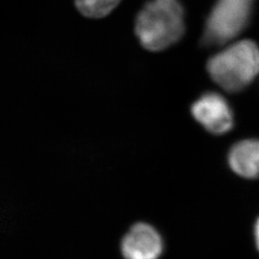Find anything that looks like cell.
<instances>
[{
    "label": "cell",
    "instance_id": "1",
    "mask_svg": "<svg viewBox=\"0 0 259 259\" xmlns=\"http://www.w3.org/2000/svg\"><path fill=\"white\" fill-rule=\"evenodd\" d=\"M185 11L179 0H151L136 20V35L149 51H161L185 34Z\"/></svg>",
    "mask_w": 259,
    "mask_h": 259
},
{
    "label": "cell",
    "instance_id": "2",
    "mask_svg": "<svg viewBox=\"0 0 259 259\" xmlns=\"http://www.w3.org/2000/svg\"><path fill=\"white\" fill-rule=\"evenodd\" d=\"M208 74L223 90L238 93L259 73V47L250 40L234 42L209 59Z\"/></svg>",
    "mask_w": 259,
    "mask_h": 259
},
{
    "label": "cell",
    "instance_id": "3",
    "mask_svg": "<svg viewBox=\"0 0 259 259\" xmlns=\"http://www.w3.org/2000/svg\"><path fill=\"white\" fill-rule=\"evenodd\" d=\"M254 0H217L204 31V41L222 46L237 37L247 27Z\"/></svg>",
    "mask_w": 259,
    "mask_h": 259
},
{
    "label": "cell",
    "instance_id": "4",
    "mask_svg": "<svg viewBox=\"0 0 259 259\" xmlns=\"http://www.w3.org/2000/svg\"><path fill=\"white\" fill-rule=\"evenodd\" d=\"M191 112L204 129L214 135H224L233 127L232 108L219 93L203 94L193 103Z\"/></svg>",
    "mask_w": 259,
    "mask_h": 259
},
{
    "label": "cell",
    "instance_id": "5",
    "mask_svg": "<svg viewBox=\"0 0 259 259\" xmlns=\"http://www.w3.org/2000/svg\"><path fill=\"white\" fill-rule=\"evenodd\" d=\"M162 249L160 235L145 223L133 226L121 243V251L126 259H157Z\"/></svg>",
    "mask_w": 259,
    "mask_h": 259
},
{
    "label": "cell",
    "instance_id": "6",
    "mask_svg": "<svg viewBox=\"0 0 259 259\" xmlns=\"http://www.w3.org/2000/svg\"><path fill=\"white\" fill-rule=\"evenodd\" d=\"M229 164L233 172L246 179L259 177V140L246 139L237 142L229 153Z\"/></svg>",
    "mask_w": 259,
    "mask_h": 259
},
{
    "label": "cell",
    "instance_id": "7",
    "mask_svg": "<svg viewBox=\"0 0 259 259\" xmlns=\"http://www.w3.org/2000/svg\"><path fill=\"white\" fill-rule=\"evenodd\" d=\"M121 0H75L78 11L87 18L101 19L110 15Z\"/></svg>",
    "mask_w": 259,
    "mask_h": 259
},
{
    "label": "cell",
    "instance_id": "8",
    "mask_svg": "<svg viewBox=\"0 0 259 259\" xmlns=\"http://www.w3.org/2000/svg\"><path fill=\"white\" fill-rule=\"evenodd\" d=\"M254 235H255V242H256V246L259 250V218L255 224V228H254Z\"/></svg>",
    "mask_w": 259,
    "mask_h": 259
}]
</instances>
